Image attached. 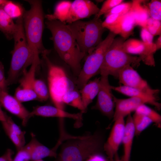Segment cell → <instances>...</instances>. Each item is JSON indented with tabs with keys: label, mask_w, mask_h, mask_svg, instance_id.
Segmentation results:
<instances>
[{
	"label": "cell",
	"mask_w": 161,
	"mask_h": 161,
	"mask_svg": "<svg viewBox=\"0 0 161 161\" xmlns=\"http://www.w3.org/2000/svg\"><path fill=\"white\" fill-rule=\"evenodd\" d=\"M45 24L51 33L54 48L59 57L78 76L81 69V61L86 56L80 51L67 25L56 20H47Z\"/></svg>",
	"instance_id": "1"
},
{
	"label": "cell",
	"mask_w": 161,
	"mask_h": 161,
	"mask_svg": "<svg viewBox=\"0 0 161 161\" xmlns=\"http://www.w3.org/2000/svg\"><path fill=\"white\" fill-rule=\"evenodd\" d=\"M104 138L103 133L97 130L92 135L67 140L61 145L55 161H85L103 150Z\"/></svg>",
	"instance_id": "2"
},
{
	"label": "cell",
	"mask_w": 161,
	"mask_h": 161,
	"mask_svg": "<svg viewBox=\"0 0 161 161\" xmlns=\"http://www.w3.org/2000/svg\"><path fill=\"white\" fill-rule=\"evenodd\" d=\"M16 23V28L13 37L14 47L6 79L7 86L16 82L20 76L27 71L26 68L31 65L35 54L29 47L26 39L23 16L17 18Z\"/></svg>",
	"instance_id": "3"
},
{
	"label": "cell",
	"mask_w": 161,
	"mask_h": 161,
	"mask_svg": "<svg viewBox=\"0 0 161 161\" xmlns=\"http://www.w3.org/2000/svg\"><path fill=\"white\" fill-rule=\"evenodd\" d=\"M30 9L24 10L23 15L24 28L29 47L35 54H42L47 50L42 41L44 28V16L42 1L40 0L27 1Z\"/></svg>",
	"instance_id": "4"
},
{
	"label": "cell",
	"mask_w": 161,
	"mask_h": 161,
	"mask_svg": "<svg viewBox=\"0 0 161 161\" xmlns=\"http://www.w3.org/2000/svg\"><path fill=\"white\" fill-rule=\"evenodd\" d=\"M102 21L95 17L92 19L84 21L78 20L67 24L81 52L87 56L102 41L105 30Z\"/></svg>",
	"instance_id": "5"
},
{
	"label": "cell",
	"mask_w": 161,
	"mask_h": 161,
	"mask_svg": "<svg viewBox=\"0 0 161 161\" xmlns=\"http://www.w3.org/2000/svg\"><path fill=\"white\" fill-rule=\"evenodd\" d=\"M100 8L89 0H63L56 5L52 14L46 15L47 20H56L65 24H71L97 13Z\"/></svg>",
	"instance_id": "6"
},
{
	"label": "cell",
	"mask_w": 161,
	"mask_h": 161,
	"mask_svg": "<svg viewBox=\"0 0 161 161\" xmlns=\"http://www.w3.org/2000/svg\"><path fill=\"white\" fill-rule=\"evenodd\" d=\"M49 52L42 54L47 68L48 89L52 100L55 107L64 110L63 96L67 92L75 89V84L61 66L52 62L48 57Z\"/></svg>",
	"instance_id": "7"
},
{
	"label": "cell",
	"mask_w": 161,
	"mask_h": 161,
	"mask_svg": "<svg viewBox=\"0 0 161 161\" xmlns=\"http://www.w3.org/2000/svg\"><path fill=\"white\" fill-rule=\"evenodd\" d=\"M125 41L121 37L114 39L105 54L99 70L101 76L111 75L117 78L119 72L124 68L129 65L138 66L142 61L140 57L131 55L123 50Z\"/></svg>",
	"instance_id": "8"
},
{
	"label": "cell",
	"mask_w": 161,
	"mask_h": 161,
	"mask_svg": "<svg viewBox=\"0 0 161 161\" xmlns=\"http://www.w3.org/2000/svg\"><path fill=\"white\" fill-rule=\"evenodd\" d=\"M116 35L110 32L106 38L86 56L83 66L78 76L75 83L78 89H81L99 70L105 54L115 38Z\"/></svg>",
	"instance_id": "9"
},
{
	"label": "cell",
	"mask_w": 161,
	"mask_h": 161,
	"mask_svg": "<svg viewBox=\"0 0 161 161\" xmlns=\"http://www.w3.org/2000/svg\"><path fill=\"white\" fill-rule=\"evenodd\" d=\"M40 63L39 54H35L29 70L26 71L19 81L20 85L16 89L14 97L21 103L37 100L38 97L33 89V84L37 67Z\"/></svg>",
	"instance_id": "10"
},
{
	"label": "cell",
	"mask_w": 161,
	"mask_h": 161,
	"mask_svg": "<svg viewBox=\"0 0 161 161\" xmlns=\"http://www.w3.org/2000/svg\"><path fill=\"white\" fill-rule=\"evenodd\" d=\"M108 76H101L99 84V90L96 103L92 109L100 111L109 119H113L115 104Z\"/></svg>",
	"instance_id": "11"
},
{
	"label": "cell",
	"mask_w": 161,
	"mask_h": 161,
	"mask_svg": "<svg viewBox=\"0 0 161 161\" xmlns=\"http://www.w3.org/2000/svg\"><path fill=\"white\" fill-rule=\"evenodd\" d=\"M117 78L123 86L134 88L157 97L158 89L152 88L147 82L130 65L127 66L119 72Z\"/></svg>",
	"instance_id": "12"
},
{
	"label": "cell",
	"mask_w": 161,
	"mask_h": 161,
	"mask_svg": "<svg viewBox=\"0 0 161 161\" xmlns=\"http://www.w3.org/2000/svg\"><path fill=\"white\" fill-rule=\"evenodd\" d=\"M122 48L123 50L128 54L139 55L146 65L155 66L154 54L157 50L154 43L149 44L142 41L131 38L124 41Z\"/></svg>",
	"instance_id": "13"
},
{
	"label": "cell",
	"mask_w": 161,
	"mask_h": 161,
	"mask_svg": "<svg viewBox=\"0 0 161 161\" xmlns=\"http://www.w3.org/2000/svg\"><path fill=\"white\" fill-rule=\"evenodd\" d=\"M124 117H120L114 121L107 141L104 143L103 150L110 161L117 158L119 148L121 143L124 130Z\"/></svg>",
	"instance_id": "14"
},
{
	"label": "cell",
	"mask_w": 161,
	"mask_h": 161,
	"mask_svg": "<svg viewBox=\"0 0 161 161\" xmlns=\"http://www.w3.org/2000/svg\"><path fill=\"white\" fill-rule=\"evenodd\" d=\"M0 104L8 112L16 116L25 126L31 117L29 112L14 97L9 94L7 90L0 89Z\"/></svg>",
	"instance_id": "15"
},
{
	"label": "cell",
	"mask_w": 161,
	"mask_h": 161,
	"mask_svg": "<svg viewBox=\"0 0 161 161\" xmlns=\"http://www.w3.org/2000/svg\"><path fill=\"white\" fill-rule=\"evenodd\" d=\"M80 112L77 113H71L50 105L38 106L34 108L30 112L31 117L34 116L47 117H58L64 118L72 119L75 121V126L76 127H80L82 124L83 114Z\"/></svg>",
	"instance_id": "16"
},
{
	"label": "cell",
	"mask_w": 161,
	"mask_h": 161,
	"mask_svg": "<svg viewBox=\"0 0 161 161\" xmlns=\"http://www.w3.org/2000/svg\"><path fill=\"white\" fill-rule=\"evenodd\" d=\"M115 109L112 121H114L120 117H124L133 111L140 105L148 103V102L142 98L130 97L125 99L113 97Z\"/></svg>",
	"instance_id": "17"
},
{
	"label": "cell",
	"mask_w": 161,
	"mask_h": 161,
	"mask_svg": "<svg viewBox=\"0 0 161 161\" xmlns=\"http://www.w3.org/2000/svg\"><path fill=\"white\" fill-rule=\"evenodd\" d=\"M30 142L24 147L29 153L30 160L36 161L47 157L56 158L58 149L54 146L50 149L39 142L33 133Z\"/></svg>",
	"instance_id": "18"
},
{
	"label": "cell",
	"mask_w": 161,
	"mask_h": 161,
	"mask_svg": "<svg viewBox=\"0 0 161 161\" xmlns=\"http://www.w3.org/2000/svg\"><path fill=\"white\" fill-rule=\"evenodd\" d=\"M135 26L134 20L129 12L123 15L118 22L108 30L116 35H120L125 40L131 35Z\"/></svg>",
	"instance_id": "19"
},
{
	"label": "cell",
	"mask_w": 161,
	"mask_h": 161,
	"mask_svg": "<svg viewBox=\"0 0 161 161\" xmlns=\"http://www.w3.org/2000/svg\"><path fill=\"white\" fill-rule=\"evenodd\" d=\"M112 89L130 97H138L147 101L148 104L154 106L158 110L161 108V104L158 102L157 97L143 92L137 89L129 87L121 86H111Z\"/></svg>",
	"instance_id": "20"
},
{
	"label": "cell",
	"mask_w": 161,
	"mask_h": 161,
	"mask_svg": "<svg viewBox=\"0 0 161 161\" xmlns=\"http://www.w3.org/2000/svg\"><path fill=\"white\" fill-rule=\"evenodd\" d=\"M126 123L122 143L124 154L121 161H130L134 129L131 114L128 115Z\"/></svg>",
	"instance_id": "21"
},
{
	"label": "cell",
	"mask_w": 161,
	"mask_h": 161,
	"mask_svg": "<svg viewBox=\"0 0 161 161\" xmlns=\"http://www.w3.org/2000/svg\"><path fill=\"white\" fill-rule=\"evenodd\" d=\"M144 0H134L129 12L133 17L136 26L144 27L148 19L150 18L147 6L142 4Z\"/></svg>",
	"instance_id": "22"
},
{
	"label": "cell",
	"mask_w": 161,
	"mask_h": 161,
	"mask_svg": "<svg viewBox=\"0 0 161 161\" xmlns=\"http://www.w3.org/2000/svg\"><path fill=\"white\" fill-rule=\"evenodd\" d=\"M100 78L87 83L80 91L83 105L86 111L88 105L97 95Z\"/></svg>",
	"instance_id": "23"
},
{
	"label": "cell",
	"mask_w": 161,
	"mask_h": 161,
	"mask_svg": "<svg viewBox=\"0 0 161 161\" xmlns=\"http://www.w3.org/2000/svg\"><path fill=\"white\" fill-rule=\"evenodd\" d=\"M16 28V23L0 6V30L8 39L10 40L13 38Z\"/></svg>",
	"instance_id": "24"
},
{
	"label": "cell",
	"mask_w": 161,
	"mask_h": 161,
	"mask_svg": "<svg viewBox=\"0 0 161 161\" xmlns=\"http://www.w3.org/2000/svg\"><path fill=\"white\" fill-rule=\"evenodd\" d=\"M62 101L65 104L78 108L83 113H85V110L80 93L75 89L66 92L63 96Z\"/></svg>",
	"instance_id": "25"
},
{
	"label": "cell",
	"mask_w": 161,
	"mask_h": 161,
	"mask_svg": "<svg viewBox=\"0 0 161 161\" xmlns=\"http://www.w3.org/2000/svg\"><path fill=\"white\" fill-rule=\"evenodd\" d=\"M135 136H139L152 121L146 117L135 112L132 117Z\"/></svg>",
	"instance_id": "26"
},
{
	"label": "cell",
	"mask_w": 161,
	"mask_h": 161,
	"mask_svg": "<svg viewBox=\"0 0 161 161\" xmlns=\"http://www.w3.org/2000/svg\"><path fill=\"white\" fill-rule=\"evenodd\" d=\"M135 112L141 114L150 119L160 128L161 126V116L154 110L143 104L140 106L136 110Z\"/></svg>",
	"instance_id": "27"
},
{
	"label": "cell",
	"mask_w": 161,
	"mask_h": 161,
	"mask_svg": "<svg viewBox=\"0 0 161 161\" xmlns=\"http://www.w3.org/2000/svg\"><path fill=\"white\" fill-rule=\"evenodd\" d=\"M2 7L5 12L13 19L22 16L24 10L20 4L12 1H7Z\"/></svg>",
	"instance_id": "28"
},
{
	"label": "cell",
	"mask_w": 161,
	"mask_h": 161,
	"mask_svg": "<svg viewBox=\"0 0 161 161\" xmlns=\"http://www.w3.org/2000/svg\"><path fill=\"white\" fill-rule=\"evenodd\" d=\"M33 88L38 100L45 101L47 100L49 94V90L43 80L40 79H35Z\"/></svg>",
	"instance_id": "29"
},
{
	"label": "cell",
	"mask_w": 161,
	"mask_h": 161,
	"mask_svg": "<svg viewBox=\"0 0 161 161\" xmlns=\"http://www.w3.org/2000/svg\"><path fill=\"white\" fill-rule=\"evenodd\" d=\"M2 125L6 134L13 143L17 151L21 149L25 145V137L18 135L4 125Z\"/></svg>",
	"instance_id": "30"
},
{
	"label": "cell",
	"mask_w": 161,
	"mask_h": 161,
	"mask_svg": "<svg viewBox=\"0 0 161 161\" xmlns=\"http://www.w3.org/2000/svg\"><path fill=\"white\" fill-rule=\"evenodd\" d=\"M150 17L161 21V0H151L147 6Z\"/></svg>",
	"instance_id": "31"
},
{
	"label": "cell",
	"mask_w": 161,
	"mask_h": 161,
	"mask_svg": "<svg viewBox=\"0 0 161 161\" xmlns=\"http://www.w3.org/2000/svg\"><path fill=\"white\" fill-rule=\"evenodd\" d=\"M143 28L146 29L154 37L161 35V21L150 17Z\"/></svg>",
	"instance_id": "32"
},
{
	"label": "cell",
	"mask_w": 161,
	"mask_h": 161,
	"mask_svg": "<svg viewBox=\"0 0 161 161\" xmlns=\"http://www.w3.org/2000/svg\"><path fill=\"white\" fill-rule=\"evenodd\" d=\"M132 5V1L123 2L107 12L104 15V16L106 17L108 15L113 14L124 15L129 11Z\"/></svg>",
	"instance_id": "33"
},
{
	"label": "cell",
	"mask_w": 161,
	"mask_h": 161,
	"mask_svg": "<svg viewBox=\"0 0 161 161\" xmlns=\"http://www.w3.org/2000/svg\"><path fill=\"white\" fill-rule=\"evenodd\" d=\"M123 0H106L105 1L97 13L95 17L97 18L100 17L102 15H104L107 12L111 10L115 6L123 2Z\"/></svg>",
	"instance_id": "34"
},
{
	"label": "cell",
	"mask_w": 161,
	"mask_h": 161,
	"mask_svg": "<svg viewBox=\"0 0 161 161\" xmlns=\"http://www.w3.org/2000/svg\"><path fill=\"white\" fill-rule=\"evenodd\" d=\"M18 152L13 160L11 161H29L30 155L24 146Z\"/></svg>",
	"instance_id": "35"
},
{
	"label": "cell",
	"mask_w": 161,
	"mask_h": 161,
	"mask_svg": "<svg viewBox=\"0 0 161 161\" xmlns=\"http://www.w3.org/2000/svg\"><path fill=\"white\" fill-rule=\"evenodd\" d=\"M140 36L144 42L149 44L154 43V36L145 28L142 27L140 31Z\"/></svg>",
	"instance_id": "36"
},
{
	"label": "cell",
	"mask_w": 161,
	"mask_h": 161,
	"mask_svg": "<svg viewBox=\"0 0 161 161\" xmlns=\"http://www.w3.org/2000/svg\"><path fill=\"white\" fill-rule=\"evenodd\" d=\"M6 79L4 74V70L2 63L0 61V89L7 90Z\"/></svg>",
	"instance_id": "37"
},
{
	"label": "cell",
	"mask_w": 161,
	"mask_h": 161,
	"mask_svg": "<svg viewBox=\"0 0 161 161\" xmlns=\"http://www.w3.org/2000/svg\"><path fill=\"white\" fill-rule=\"evenodd\" d=\"M85 161H107V160L100 153H97L91 155Z\"/></svg>",
	"instance_id": "38"
},
{
	"label": "cell",
	"mask_w": 161,
	"mask_h": 161,
	"mask_svg": "<svg viewBox=\"0 0 161 161\" xmlns=\"http://www.w3.org/2000/svg\"><path fill=\"white\" fill-rule=\"evenodd\" d=\"M12 152L10 150H8L4 155L0 157V161H11Z\"/></svg>",
	"instance_id": "39"
},
{
	"label": "cell",
	"mask_w": 161,
	"mask_h": 161,
	"mask_svg": "<svg viewBox=\"0 0 161 161\" xmlns=\"http://www.w3.org/2000/svg\"><path fill=\"white\" fill-rule=\"evenodd\" d=\"M157 49L158 50L161 48V35L159 36L155 43H154Z\"/></svg>",
	"instance_id": "40"
},
{
	"label": "cell",
	"mask_w": 161,
	"mask_h": 161,
	"mask_svg": "<svg viewBox=\"0 0 161 161\" xmlns=\"http://www.w3.org/2000/svg\"><path fill=\"white\" fill-rule=\"evenodd\" d=\"M1 106L0 104V118L1 119V122L5 120L7 115L2 111Z\"/></svg>",
	"instance_id": "41"
},
{
	"label": "cell",
	"mask_w": 161,
	"mask_h": 161,
	"mask_svg": "<svg viewBox=\"0 0 161 161\" xmlns=\"http://www.w3.org/2000/svg\"><path fill=\"white\" fill-rule=\"evenodd\" d=\"M7 0H0V6H1L6 3Z\"/></svg>",
	"instance_id": "42"
},
{
	"label": "cell",
	"mask_w": 161,
	"mask_h": 161,
	"mask_svg": "<svg viewBox=\"0 0 161 161\" xmlns=\"http://www.w3.org/2000/svg\"><path fill=\"white\" fill-rule=\"evenodd\" d=\"M115 161H121V160L119 159L118 158H117Z\"/></svg>",
	"instance_id": "43"
},
{
	"label": "cell",
	"mask_w": 161,
	"mask_h": 161,
	"mask_svg": "<svg viewBox=\"0 0 161 161\" xmlns=\"http://www.w3.org/2000/svg\"><path fill=\"white\" fill-rule=\"evenodd\" d=\"M36 161H44L42 160H39Z\"/></svg>",
	"instance_id": "44"
},
{
	"label": "cell",
	"mask_w": 161,
	"mask_h": 161,
	"mask_svg": "<svg viewBox=\"0 0 161 161\" xmlns=\"http://www.w3.org/2000/svg\"><path fill=\"white\" fill-rule=\"evenodd\" d=\"M1 119L0 118V122H1Z\"/></svg>",
	"instance_id": "45"
}]
</instances>
